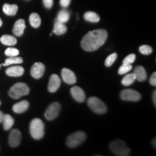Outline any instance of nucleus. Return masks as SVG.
<instances>
[{"instance_id": "nucleus-27", "label": "nucleus", "mask_w": 156, "mask_h": 156, "mask_svg": "<svg viewBox=\"0 0 156 156\" xmlns=\"http://www.w3.org/2000/svg\"><path fill=\"white\" fill-rule=\"evenodd\" d=\"M117 56H118V55H117L116 53L112 54L111 55H109L108 57L106 58V61H105V65H106V67H111V66L114 63V62L116 61Z\"/></svg>"}, {"instance_id": "nucleus-37", "label": "nucleus", "mask_w": 156, "mask_h": 156, "mask_svg": "<svg viewBox=\"0 0 156 156\" xmlns=\"http://www.w3.org/2000/svg\"><path fill=\"white\" fill-rule=\"evenodd\" d=\"M153 144H154V147H155V139H154V140H153Z\"/></svg>"}, {"instance_id": "nucleus-28", "label": "nucleus", "mask_w": 156, "mask_h": 156, "mask_svg": "<svg viewBox=\"0 0 156 156\" xmlns=\"http://www.w3.org/2000/svg\"><path fill=\"white\" fill-rule=\"evenodd\" d=\"M132 69V64H123L118 70L119 75H125Z\"/></svg>"}, {"instance_id": "nucleus-6", "label": "nucleus", "mask_w": 156, "mask_h": 156, "mask_svg": "<svg viewBox=\"0 0 156 156\" xmlns=\"http://www.w3.org/2000/svg\"><path fill=\"white\" fill-rule=\"evenodd\" d=\"M86 139V134L84 132L79 131L70 134L67 140V145L70 148H75L80 145Z\"/></svg>"}, {"instance_id": "nucleus-39", "label": "nucleus", "mask_w": 156, "mask_h": 156, "mask_svg": "<svg viewBox=\"0 0 156 156\" xmlns=\"http://www.w3.org/2000/svg\"><path fill=\"white\" fill-rule=\"evenodd\" d=\"M2 64H0V69H1V67H2Z\"/></svg>"}, {"instance_id": "nucleus-22", "label": "nucleus", "mask_w": 156, "mask_h": 156, "mask_svg": "<svg viewBox=\"0 0 156 156\" xmlns=\"http://www.w3.org/2000/svg\"><path fill=\"white\" fill-rule=\"evenodd\" d=\"M23 62V59L19 56H9L5 60V62L4 64H2V66H10L13 64H22Z\"/></svg>"}, {"instance_id": "nucleus-26", "label": "nucleus", "mask_w": 156, "mask_h": 156, "mask_svg": "<svg viewBox=\"0 0 156 156\" xmlns=\"http://www.w3.org/2000/svg\"><path fill=\"white\" fill-rule=\"evenodd\" d=\"M69 17H70V15L69 12L66 10V9H62V10L59 11V12L58 13L57 19L56 20L62 23H66L69 21Z\"/></svg>"}, {"instance_id": "nucleus-29", "label": "nucleus", "mask_w": 156, "mask_h": 156, "mask_svg": "<svg viewBox=\"0 0 156 156\" xmlns=\"http://www.w3.org/2000/svg\"><path fill=\"white\" fill-rule=\"evenodd\" d=\"M5 54L6 56H7L8 57L9 56H16L17 55H19L20 51L17 48H7V49L5 50Z\"/></svg>"}, {"instance_id": "nucleus-24", "label": "nucleus", "mask_w": 156, "mask_h": 156, "mask_svg": "<svg viewBox=\"0 0 156 156\" xmlns=\"http://www.w3.org/2000/svg\"><path fill=\"white\" fill-rule=\"evenodd\" d=\"M30 24L35 28H38L41 23V20L39 15L37 13H32L29 17Z\"/></svg>"}, {"instance_id": "nucleus-23", "label": "nucleus", "mask_w": 156, "mask_h": 156, "mask_svg": "<svg viewBox=\"0 0 156 156\" xmlns=\"http://www.w3.org/2000/svg\"><path fill=\"white\" fill-rule=\"evenodd\" d=\"M84 18L85 20L90 23H98L100 20V17L94 12H87L84 15Z\"/></svg>"}, {"instance_id": "nucleus-14", "label": "nucleus", "mask_w": 156, "mask_h": 156, "mask_svg": "<svg viewBox=\"0 0 156 156\" xmlns=\"http://www.w3.org/2000/svg\"><path fill=\"white\" fill-rule=\"evenodd\" d=\"M25 20L23 19H19L15 22L14 26L12 28V32L16 36L20 37L24 34V30L25 29Z\"/></svg>"}, {"instance_id": "nucleus-17", "label": "nucleus", "mask_w": 156, "mask_h": 156, "mask_svg": "<svg viewBox=\"0 0 156 156\" xmlns=\"http://www.w3.org/2000/svg\"><path fill=\"white\" fill-rule=\"evenodd\" d=\"M67 27L66 26L65 23L60 22V21L56 20L55 23H54V30L52 32L55 34L57 36H60V35H63L67 32Z\"/></svg>"}, {"instance_id": "nucleus-18", "label": "nucleus", "mask_w": 156, "mask_h": 156, "mask_svg": "<svg viewBox=\"0 0 156 156\" xmlns=\"http://www.w3.org/2000/svg\"><path fill=\"white\" fill-rule=\"evenodd\" d=\"M135 75L136 80H137L140 82H144L147 79V73L145 68L142 66H137L134 69L133 73Z\"/></svg>"}, {"instance_id": "nucleus-20", "label": "nucleus", "mask_w": 156, "mask_h": 156, "mask_svg": "<svg viewBox=\"0 0 156 156\" xmlns=\"http://www.w3.org/2000/svg\"><path fill=\"white\" fill-rule=\"evenodd\" d=\"M3 12L7 15L9 16H14L16 15L17 10H18V7L16 5H9V4H5L3 5Z\"/></svg>"}, {"instance_id": "nucleus-35", "label": "nucleus", "mask_w": 156, "mask_h": 156, "mask_svg": "<svg viewBox=\"0 0 156 156\" xmlns=\"http://www.w3.org/2000/svg\"><path fill=\"white\" fill-rule=\"evenodd\" d=\"M153 103L155 106H156V91L155 90L153 92Z\"/></svg>"}, {"instance_id": "nucleus-5", "label": "nucleus", "mask_w": 156, "mask_h": 156, "mask_svg": "<svg viewBox=\"0 0 156 156\" xmlns=\"http://www.w3.org/2000/svg\"><path fill=\"white\" fill-rule=\"evenodd\" d=\"M87 105L95 114H103L107 112V107L102 101L96 97H90L87 100Z\"/></svg>"}, {"instance_id": "nucleus-36", "label": "nucleus", "mask_w": 156, "mask_h": 156, "mask_svg": "<svg viewBox=\"0 0 156 156\" xmlns=\"http://www.w3.org/2000/svg\"><path fill=\"white\" fill-rule=\"evenodd\" d=\"M4 113L2 112H1V111H0V124H1L2 122V121H3V118H4Z\"/></svg>"}, {"instance_id": "nucleus-19", "label": "nucleus", "mask_w": 156, "mask_h": 156, "mask_svg": "<svg viewBox=\"0 0 156 156\" xmlns=\"http://www.w3.org/2000/svg\"><path fill=\"white\" fill-rule=\"evenodd\" d=\"M0 41L5 46H12L17 44V39L10 35H4L0 38Z\"/></svg>"}, {"instance_id": "nucleus-25", "label": "nucleus", "mask_w": 156, "mask_h": 156, "mask_svg": "<svg viewBox=\"0 0 156 156\" xmlns=\"http://www.w3.org/2000/svg\"><path fill=\"white\" fill-rule=\"evenodd\" d=\"M136 80L135 75L134 73H130L128 75H125L122 80V84L124 86H129V85H132L134 80Z\"/></svg>"}, {"instance_id": "nucleus-1", "label": "nucleus", "mask_w": 156, "mask_h": 156, "mask_svg": "<svg viewBox=\"0 0 156 156\" xmlns=\"http://www.w3.org/2000/svg\"><path fill=\"white\" fill-rule=\"evenodd\" d=\"M108 38V33L103 29L90 31L84 36L81 41V46L86 51H94L105 44Z\"/></svg>"}, {"instance_id": "nucleus-33", "label": "nucleus", "mask_w": 156, "mask_h": 156, "mask_svg": "<svg viewBox=\"0 0 156 156\" xmlns=\"http://www.w3.org/2000/svg\"><path fill=\"white\" fill-rule=\"evenodd\" d=\"M150 84L153 86L156 85V73H153L152 74L151 78H150Z\"/></svg>"}, {"instance_id": "nucleus-10", "label": "nucleus", "mask_w": 156, "mask_h": 156, "mask_svg": "<svg viewBox=\"0 0 156 156\" xmlns=\"http://www.w3.org/2000/svg\"><path fill=\"white\" fill-rule=\"evenodd\" d=\"M45 72V65L41 62H36L30 69V75L35 79H40L43 77Z\"/></svg>"}, {"instance_id": "nucleus-2", "label": "nucleus", "mask_w": 156, "mask_h": 156, "mask_svg": "<svg viewBox=\"0 0 156 156\" xmlns=\"http://www.w3.org/2000/svg\"><path fill=\"white\" fill-rule=\"evenodd\" d=\"M30 133L35 140H41L44 136V124L40 119L36 118L31 121Z\"/></svg>"}, {"instance_id": "nucleus-32", "label": "nucleus", "mask_w": 156, "mask_h": 156, "mask_svg": "<svg viewBox=\"0 0 156 156\" xmlns=\"http://www.w3.org/2000/svg\"><path fill=\"white\" fill-rule=\"evenodd\" d=\"M43 2H44V5L46 8L50 9L53 6L54 0H43Z\"/></svg>"}, {"instance_id": "nucleus-4", "label": "nucleus", "mask_w": 156, "mask_h": 156, "mask_svg": "<svg viewBox=\"0 0 156 156\" xmlns=\"http://www.w3.org/2000/svg\"><path fill=\"white\" fill-rule=\"evenodd\" d=\"M30 92L28 85L23 83L15 84L9 90V95L13 99H19L21 97L27 95Z\"/></svg>"}, {"instance_id": "nucleus-11", "label": "nucleus", "mask_w": 156, "mask_h": 156, "mask_svg": "<svg viewBox=\"0 0 156 156\" xmlns=\"http://www.w3.org/2000/svg\"><path fill=\"white\" fill-rule=\"evenodd\" d=\"M62 77L64 83L68 85H73L77 82V77L72 70L67 68H64L62 70Z\"/></svg>"}, {"instance_id": "nucleus-38", "label": "nucleus", "mask_w": 156, "mask_h": 156, "mask_svg": "<svg viewBox=\"0 0 156 156\" xmlns=\"http://www.w3.org/2000/svg\"><path fill=\"white\" fill-rule=\"evenodd\" d=\"M2 25V21L1 18H0V27H1Z\"/></svg>"}, {"instance_id": "nucleus-8", "label": "nucleus", "mask_w": 156, "mask_h": 156, "mask_svg": "<svg viewBox=\"0 0 156 156\" xmlns=\"http://www.w3.org/2000/svg\"><path fill=\"white\" fill-rule=\"evenodd\" d=\"M60 111H61V106L59 103L57 102L51 103L45 112V117L48 121L55 119L59 114Z\"/></svg>"}, {"instance_id": "nucleus-21", "label": "nucleus", "mask_w": 156, "mask_h": 156, "mask_svg": "<svg viewBox=\"0 0 156 156\" xmlns=\"http://www.w3.org/2000/svg\"><path fill=\"white\" fill-rule=\"evenodd\" d=\"M3 128L5 131H8L12 127V126L15 124L14 119L9 114H5L3 118Z\"/></svg>"}, {"instance_id": "nucleus-16", "label": "nucleus", "mask_w": 156, "mask_h": 156, "mask_svg": "<svg viewBox=\"0 0 156 156\" xmlns=\"http://www.w3.org/2000/svg\"><path fill=\"white\" fill-rule=\"evenodd\" d=\"M29 106H30V103L28 101L24 100L13 105L12 110L16 114H23L28 110Z\"/></svg>"}, {"instance_id": "nucleus-31", "label": "nucleus", "mask_w": 156, "mask_h": 156, "mask_svg": "<svg viewBox=\"0 0 156 156\" xmlns=\"http://www.w3.org/2000/svg\"><path fill=\"white\" fill-rule=\"evenodd\" d=\"M136 59V55L134 54H131L124 58L123 60V64H132Z\"/></svg>"}, {"instance_id": "nucleus-13", "label": "nucleus", "mask_w": 156, "mask_h": 156, "mask_svg": "<svg viewBox=\"0 0 156 156\" xmlns=\"http://www.w3.org/2000/svg\"><path fill=\"white\" fill-rule=\"evenodd\" d=\"M71 95L76 101L83 103L85 100V93L81 87L74 86L71 88Z\"/></svg>"}, {"instance_id": "nucleus-12", "label": "nucleus", "mask_w": 156, "mask_h": 156, "mask_svg": "<svg viewBox=\"0 0 156 156\" xmlns=\"http://www.w3.org/2000/svg\"><path fill=\"white\" fill-rule=\"evenodd\" d=\"M61 85V80L57 75H52L51 76L48 85V90L50 93H55L59 88Z\"/></svg>"}, {"instance_id": "nucleus-40", "label": "nucleus", "mask_w": 156, "mask_h": 156, "mask_svg": "<svg viewBox=\"0 0 156 156\" xmlns=\"http://www.w3.org/2000/svg\"><path fill=\"white\" fill-rule=\"evenodd\" d=\"M0 106H1V101H0Z\"/></svg>"}, {"instance_id": "nucleus-3", "label": "nucleus", "mask_w": 156, "mask_h": 156, "mask_svg": "<svg viewBox=\"0 0 156 156\" xmlns=\"http://www.w3.org/2000/svg\"><path fill=\"white\" fill-rule=\"evenodd\" d=\"M109 147L111 151L117 156H128L130 155L131 152L125 142L120 140H114L111 142Z\"/></svg>"}, {"instance_id": "nucleus-9", "label": "nucleus", "mask_w": 156, "mask_h": 156, "mask_svg": "<svg viewBox=\"0 0 156 156\" xmlns=\"http://www.w3.org/2000/svg\"><path fill=\"white\" fill-rule=\"evenodd\" d=\"M22 134L21 132L17 129H14L10 132L9 135V145L12 147H16L21 142Z\"/></svg>"}, {"instance_id": "nucleus-15", "label": "nucleus", "mask_w": 156, "mask_h": 156, "mask_svg": "<svg viewBox=\"0 0 156 156\" xmlns=\"http://www.w3.org/2000/svg\"><path fill=\"white\" fill-rule=\"evenodd\" d=\"M25 69L20 66H13L9 67L6 70V74L9 77H20L24 73Z\"/></svg>"}, {"instance_id": "nucleus-30", "label": "nucleus", "mask_w": 156, "mask_h": 156, "mask_svg": "<svg viewBox=\"0 0 156 156\" xmlns=\"http://www.w3.org/2000/svg\"><path fill=\"white\" fill-rule=\"evenodd\" d=\"M139 51L140 53L144 54V55H149L153 52V48L147 45H143V46H140Z\"/></svg>"}, {"instance_id": "nucleus-34", "label": "nucleus", "mask_w": 156, "mask_h": 156, "mask_svg": "<svg viewBox=\"0 0 156 156\" xmlns=\"http://www.w3.org/2000/svg\"><path fill=\"white\" fill-rule=\"evenodd\" d=\"M70 2H71V0H60V5L62 7H67Z\"/></svg>"}, {"instance_id": "nucleus-7", "label": "nucleus", "mask_w": 156, "mask_h": 156, "mask_svg": "<svg viewBox=\"0 0 156 156\" xmlns=\"http://www.w3.org/2000/svg\"><path fill=\"white\" fill-rule=\"evenodd\" d=\"M120 97L123 101H139L141 99V95L139 92L133 89H126L120 93Z\"/></svg>"}]
</instances>
